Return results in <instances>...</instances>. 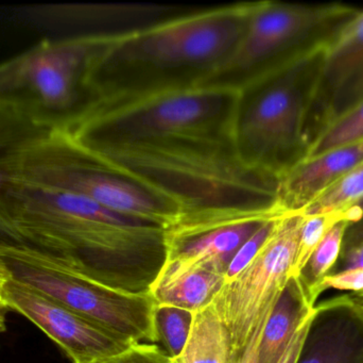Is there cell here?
<instances>
[{"instance_id": "obj_4", "label": "cell", "mask_w": 363, "mask_h": 363, "mask_svg": "<svg viewBox=\"0 0 363 363\" xmlns=\"http://www.w3.org/2000/svg\"><path fill=\"white\" fill-rule=\"evenodd\" d=\"M121 36L44 38L1 62L0 104L51 131H70L100 104L91 72Z\"/></svg>"}, {"instance_id": "obj_3", "label": "cell", "mask_w": 363, "mask_h": 363, "mask_svg": "<svg viewBox=\"0 0 363 363\" xmlns=\"http://www.w3.org/2000/svg\"><path fill=\"white\" fill-rule=\"evenodd\" d=\"M87 148L176 202L181 215L213 211L281 215L279 177L245 166L232 141L160 136Z\"/></svg>"}, {"instance_id": "obj_7", "label": "cell", "mask_w": 363, "mask_h": 363, "mask_svg": "<svg viewBox=\"0 0 363 363\" xmlns=\"http://www.w3.org/2000/svg\"><path fill=\"white\" fill-rule=\"evenodd\" d=\"M238 102L239 91L223 87L162 92L99 104L68 134L86 147L174 136L234 142Z\"/></svg>"}, {"instance_id": "obj_30", "label": "cell", "mask_w": 363, "mask_h": 363, "mask_svg": "<svg viewBox=\"0 0 363 363\" xmlns=\"http://www.w3.org/2000/svg\"><path fill=\"white\" fill-rule=\"evenodd\" d=\"M339 259L341 260L340 270L339 271L363 269V243L342 249Z\"/></svg>"}, {"instance_id": "obj_11", "label": "cell", "mask_w": 363, "mask_h": 363, "mask_svg": "<svg viewBox=\"0 0 363 363\" xmlns=\"http://www.w3.org/2000/svg\"><path fill=\"white\" fill-rule=\"evenodd\" d=\"M279 215L251 211H213L179 217L165 229V264L155 279L162 283L194 264H230L240 247L269 220Z\"/></svg>"}, {"instance_id": "obj_34", "label": "cell", "mask_w": 363, "mask_h": 363, "mask_svg": "<svg viewBox=\"0 0 363 363\" xmlns=\"http://www.w3.org/2000/svg\"><path fill=\"white\" fill-rule=\"evenodd\" d=\"M342 211L347 215L350 223H354V222H357L358 220L362 219L363 217V196L357 202H353L351 206L343 209Z\"/></svg>"}, {"instance_id": "obj_31", "label": "cell", "mask_w": 363, "mask_h": 363, "mask_svg": "<svg viewBox=\"0 0 363 363\" xmlns=\"http://www.w3.org/2000/svg\"><path fill=\"white\" fill-rule=\"evenodd\" d=\"M266 325L262 326L256 330L255 334L252 336L251 340L249 341L247 347H245L242 353L240 354L238 359L235 363H260V342H262V334H264Z\"/></svg>"}, {"instance_id": "obj_23", "label": "cell", "mask_w": 363, "mask_h": 363, "mask_svg": "<svg viewBox=\"0 0 363 363\" xmlns=\"http://www.w3.org/2000/svg\"><path fill=\"white\" fill-rule=\"evenodd\" d=\"M362 196L363 162L339 179L301 213L308 217L338 212L357 202Z\"/></svg>"}, {"instance_id": "obj_15", "label": "cell", "mask_w": 363, "mask_h": 363, "mask_svg": "<svg viewBox=\"0 0 363 363\" xmlns=\"http://www.w3.org/2000/svg\"><path fill=\"white\" fill-rule=\"evenodd\" d=\"M228 266L221 261L200 262L155 283L150 293L157 304L172 305L194 313L213 302L224 285Z\"/></svg>"}, {"instance_id": "obj_6", "label": "cell", "mask_w": 363, "mask_h": 363, "mask_svg": "<svg viewBox=\"0 0 363 363\" xmlns=\"http://www.w3.org/2000/svg\"><path fill=\"white\" fill-rule=\"evenodd\" d=\"M325 46L239 91L234 142L245 166L281 178L304 159Z\"/></svg>"}, {"instance_id": "obj_24", "label": "cell", "mask_w": 363, "mask_h": 363, "mask_svg": "<svg viewBox=\"0 0 363 363\" xmlns=\"http://www.w3.org/2000/svg\"><path fill=\"white\" fill-rule=\"evenodd\" d=\"M347 220L343 211L326 215H304L296 259L291 270V277L298 278L308 264L313 251L323 240L328 230L341 220ZM349 221V220H347ZM350 222V221H349Z\"/></svg>"}, {"instance_id": "obj_19", "label": "cell", "mask_w": 363, "mask_h": 363, "mask_svg": "<svg viewBox=\"0 0 363 363\" xmlns=\"http://www.w3.org/2000/svg\"><path fill=\"white\" fill-rule=\"evenodd\" d=\"M49 131L51 130L36 125L14 109L0 104V242L6 240L8 232L9 179L2 163L13 151Z\"/></svg>"}, {"instance_id": "obj_27", "label": "cell", "mask_w": 363, "mask_h": 363, "mask_svg": "<svg viewBox=\"0 0 363 363\" xmlns=\"http://www.w3.org/2000/svg\"><path fill=\"white\" fill-rule=\"evenodd\" d=\"M91 363H172L159 345L134 343L125 351Z\"/></svg>"}, {"instance_id": "obj_33", "label": "cell", "mask_w": 363, "mask_h": 363, "mask_svg": "<svg viewBox=\"0 0 363 363\" xmlns=\"http://www.w3.org/2000/svg\"><path fill=\"white\" fill-rule=\"evenodd\" d=\"M363 243V217L357 222L351 223L345 232L343 249Z\"/></svg>"}, {"instance_id": "obj_5", "label": "cell", "mask_w": 363, "mask_h": 363, "mask_svg": "<svg viewBox=\"0 0 363 363\" xmlns=\"http://www.w3.org/2000/svg\"><path fill=\"white\" fill-rule=\"evenodd\" d=\"M2 168L10 180L82 196L165 229L182 215L176 202L83 146L68 132L49 131L25 143L4 159Z\"/></svg>"}, {"instance_id": "obj_16", "label": "cell", "mask_w": 363, "mask_h": 363, "mask_svg": "<svg viewBox=\"0 0 363 363\" xmlns=\"http://www.w3.org/2000/svg\"><path fill=\"white\" fill-rule=\"evenodd\" d=\"M337 313L313 336L309 332L298 363H363V324L347 311Z\"/></svg>"}, {"instance_id": "obj_29", "label": "cell", "mask_w": 363, "mask_h": 363, "mask_svg": "<svg viewBox=\"0 0 363 363\" xmlns=\"http://www.w3.org/2000/svg\"><path fill=\"white\" fill-rule=\"evenodd\" d=\"M317 315L318 310L315 307V309L311 310L308 315L303 320L300 327L296 330L294 338L290 341L289 345H288L287 349L284 352L277 363H298L301 354H302L303 347H304L305 342H306L307 337H308L309 332H311V326H313Z\"/></svg>"}, {"instance_id": "obj_14", "label": "cell", "mask_w": 363, "mask_h": 363, "mask_svg": "<svg viewBox=\"0 0 363 363\" xmlns=\"http://www.w3.org/2000/svg\"><path fill=\"white\" fill-rule=\"evenodd\" d=\"M363 62V11L345 23L328 40L322 58L321 74L313 104V114L323 119L330 102Z\"/></svg>"}, {"instance_id": "obj_18", "label": "cell", "mask_w": 363, "mask_h": 363, "mask_svg": "<svg viewBox=\"0 0 363 363\" xmlns=\"http://www.w3.org/2000/svg\"><path fill=\"white\" fill-rule=\"evenodd\" d=\"M172 363H233L230 332L213 303L194 313L187 342Z\"/></svg>"}, {"instance_id": "obj_13", "label": "cell", "mask_w": 363, "mask_h": 363, "mask_svg": "<svg viewBox=\"0 0 363 363\" xmlns=\"http://www.w3.org/2000/svg\"><path fill=\"white\" fill-rule=\"evenodd\" d=\"M363 162V142L305 159L279 178V215L302 212L339 179Z\"/></svg>"}, {"instance_id": "obj_25", "label": "cell", "mask_w": 363, "mask_h": 363, "mask_svg": "<svg viewBox=\"0 0 363 363\" xmlns=\"http://www.w3.org/2000/svg\"><path fill=\"white\" fill-rule=\"evenodd\" d=\"M363 100V62L359 67L352 74V76L345 81V85L338 90L323 119L321 121V125L330 119L342 114L345 111L353 108L356 104H359Z\"/></svg>"}, {"instance_id": "obj_2", "label": "cell", "mask_w": 363, "mask_h": 363, "mask_svg": "<svg viewBox=\"0 0 363 363\" xmlns=\"http://www.w3.org/2000/svg\"><path fill=\"white\" fill-rule=\"evenodd\" d=\"M256 4L194 8L121 36L91 72L99 104L202 85L230 57Z\"/></svg>"}, {"instance_id": "obj_22", "label": "cell", "mask_w": 363, "mask_h": 363, "mask_svg": "<svg viewBox=\"0 0 363 363\" xmlns=\"http://www.w3.org/2000/svg\"><path fill=\"white\" fill-rule=\"evenodd\" d=\"M194 322V313L172 306L157 304L155 325L157 341L163 345L170 358L177 357L183 351Z\"/></svg>"}, {"instance_id": "obj_26", "label": "cell", "mask_w": 363, "mask_h": 363, "mask_svg": "<svg viewBox=\"0 0 363 363\" xmlns=\"http://www.w3.org/2000/svg\"><path fill=\"white\" fill-rule=\"evenodd\" d=\"M277 217H273V219L267 221L237 251L236 255L233 257L230 264H228V270H226L225 281L234 278L255 257L256 254L262 249L264 241L267 240L269 234L272 232Z\"/></svg>"}, {"instance_id": "obj_1", "label": "cell", "mask_w": 363, "mask_h": 363, "mask_svg": "<svg viewBox=\"0 0 363 363\" xmlns=\"http://www.w3.org/2000/svg\"><path fill=\"white\" fill-rule=\"evenodd\" d=\"M4 242L65 260L104 285L150 293L165 264V228L94 200L9 179Z\"/></svg>"}, {"instance_id": "obj_8", "label": "cell", "mask_w": 363, "mask_h": 363, "mask_svg": "<svg viewBox=\"0 0 363 363\" xmlns=\"http://www.w3.org/2000/svg\"><path fill=\"white\" fill-rule=\"evenodd\" d=\"M358 12L340 4L257 1L230 57L199 87L241 91L325 46Z\"/></svg>"}, {"instance_id": "obj_20", "label": "cell", "mask_w": 363, "mask_h": 363, "mask_svg": "<svg viewBox=\"0 0 363 363\" xmlns=\"http://www.w3.org/2000/svg\"><path fill=\"white\" fill-rule=\"evenodd\" d=\"M360 142H363V100L321 125L303 160Z\"/></svg>"}, {"instance_id": "obj_32", "label": "cell", "mask_w": 363, "mask_h": 363, "mask_svg": "<svg viewBox=\"0 0 363 363\" xmlns=\"http://www.w3.org/2000/svg\"><path fill=\"white\" fill-rule=\"evenodd\" d=\"M10 278V272L6 269V264L0 259V334L6 330V315H8L10 309L8 308V305L4 300V291L6 283H8Z\"/></svg>"}, {"instance_id": "obj_21", "label": "cell", "mask_w": 363, "mask_h": 363, "mask_svg": "<svg viewBox=\"0 0 363 363\" xmlns=\"http://www.w3.org/2000/svg\"><path fill=\"white\" fill-rule=\"evenodd\" d=\"M350 224L351 223L347 220H341L328 230L323 240L313 251L302 274L298 277L306 291L309 302L313 306H315L313 303V292L322 279L330 274L339 261L343 249L345 232Z\"/></svg>"}, {"instance_id": "obj_17", "label": "cell", "mask_w": 363, "mask_h": 363, "mask_svg": "<svg viewBox=\"0 0 363 363\" xmlns=\"http://www.w3.org/2000/svg\"><path fill=\"white\" fill-rule=\"evenodd\" d=\"M315 307L309 302L300 278L291 277L264 327L260 342V363L279 362L303 320Z\"/></svg>"}, {"instance_id": "obj_12", "label": "cell", "mask_w": 363, "mask_h": 363, "mask_svg": "<svg viewBox=\"0 0 363 363\" xmlns=\"http://www.w3.org/2000/svg\"><path fill=\"white\" fill-rule=\"evenodd\" d=\"M4 298L10 310L40 328L72 363L96 362L134 345L12 277L6 283Z\"/></svg>"}, {"instance_id": "obj_10", "label": "cell", "mask_w": 363, "mask_h": 363, "mask_svg": "<svg viewBox=\"0 0 363 363\" xmlns=\"http://www.w3.org/2000/svg\"><path fill=\"white\" fill-rule=\"evenodd\" d=\"M303 222L304 215L301 212L277 217L255 257L234 278L224 283L211 302L230 332L233 363L256 330L266 325L291 278Z\"/></svg>"}, {"instance_id": "obj_9", "label": "cell", "mask_w": 363, "mask_h": 363, "mask_svg": "<svg viewBox=\"0 0 363 363\" xmlns=\"http://www.w3.org/2000/svg\"><path fill=\"white\" fill-rule=\"evenodd\" d=\"M0 259L14 281L25 283L78 315L134 343L157 345V302L104 285L65 260L23 245L0 242Z\"/></svg>"}, {"instance_id": "obj_28", "label": "cell", "mask_w": 363, "mask_h": 363, "mask_svg": "<svg viewBox=\"0 0 363 363\" xmlns=\"http://www.w3.org/2000/svg\"><path fill=\"white\" fill-rule=\"evenodd\" d=\"M328 289L347 291L350 293L363 291V269L339 271L324 277L313 292V304L315 305L318 298Z\"/></svg>"}]
</instances>
